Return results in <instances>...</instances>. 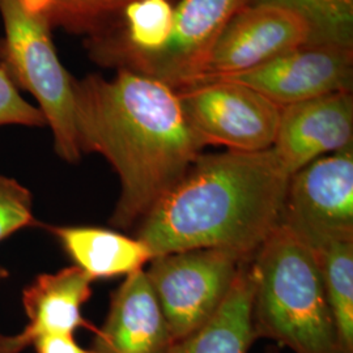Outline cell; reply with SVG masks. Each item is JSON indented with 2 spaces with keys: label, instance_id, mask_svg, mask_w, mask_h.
Here are the masks:
<instances>
[{
  "label": "cell",
  "instance_id": "6da1fadb",
  "mask_svg": "<svg viewBox=\"0 0 353 353\" xmlns=\"http://www.w3.org/2000/svg\"><path fill=\"white\" fill-rule=\"evenodd\" d=\"M80 151L99 153L121 181L110 217L131 229L183 178L205 145L190 125L176 90L126 70L112 79L74 80Z\"/></svg>",
  "mask_w": 353,
  "mask_h": 353
},
{
  "label": "cell",
  "instance_id": "44dd1931",
  "mask_svg": "<svg viewBox=\"0 0 353 353\" xmlns=\"http://www.w3.org/2000/svg\"><path fill=\"white\" fill-rule=\"evenodd\" d=\"M46 127L45 117L37 106L23 99L20 90L0 71V127Z\"/></svg>",
  "mask_w": 353,
  "mask_h": 353
},
{
  "label": "cell",
  "instance_id": "277c9868",
  "mask_svg": "<svg viewBox=\"0 0 353 353\" xmlns=\"http://www.w3.org/2000/svg\"><path fill=\"white\" fill-rule=\"evenodd\" d=\"M4 36L0 71L19 90L30 93L54 138V151L70 164L80 161L75 123L74 80L61 62L52 28L24 0H0Z\"/></svg>",
  "mask_w": 353,
  "mask_h": 353
},
{
  "label": "cell",
  "instance_id": "7a4b0ae2",
  "mask_svg": "<svg viewBox=\"0 0 353 353\" xmlns=\"http://www.w3.org/2000/svg\"><path fill=\"white\" fill-rule=\"evenodd\" d=\"M290 176L274 148L202 153L135 239L153 258L195 249L255 254L280 224Z\"/></svg>",
  "mask_w": 353,
  "mask_h": 353
},
{
  "label": "cell",
  "instance_id": "30bf717a",
  "mask_svg": "<svg viewBox=\"0 0 353 353\" xmlns=\"http://www.w3.org/2000/svg\"><path fill=\"white\" fill-rule=\"evenodd\" d=\"M248 1L181 0L174 7L169 42L144 75L160 80L174 90L195 85L221 32Z\"/></svg>",
  "mask_w": 353,
  "mask_h": 353
},
{
  "label": "cell",
  "instance_id": "7c38bea8",
  "mask_svg": "<svg viewBox=\"0 0 353 353\" xmlns=\"http://www.w3.org/2000/svg\"><path fill=\"white\" fill-rule=\"evenodd\" d=\"M170 0H135L106 26L85 37L84 48L93 63L144 75L164 51L173 29Z\"/></svg>",
  "mask_w": 353,
  "mask_h": 353
},
{
  "label": "cell",
  "instance_id": "d6986e66",
  "mask_svg": "<svg viewBox=\"0 0 353 353\" xmlns=\"http://www.w3.org/2000/svg\"><path fill=\"white\" fill-rule=\"evenodd\" d=\"M275 4L303 16L312 28L313 43L353 46V0H249ZM309 42V43H310Z\"/></svg>",
  "mask_w": 353,
  "mask_h": 353
},
{
  "label": "cell",
  "instance_id": "e0dca14e",
  "mask_svg": "<svg viewBox=\"0 0 353 353\" xmlns=\"http://www.w3.org/2000/svg\"><path fill=\"white\" fill-rule=\"evenodd\" d=\"M343 353H353V240L314 250Z\"/></svg>",
  "mask_w": 353,
  "mask_h": 353
},
{
  "label": "cell",
  "instance_id": "4fadbf2b",
  "mask_svg": "<svg viewBox=\"0 0 353 353\" xmlns=\"http://www.w3.org/2000/svg\"><path fill=\"white\" fill-rule=\"evenodd\" d=\"M174 341L163 310L139 270L125 279L110 297L105 322L94 331V353H165Z\"/></svg>",
  "mask_w": 353,
  "mask_h": 353
},
{
  "label": "cell",
  "instance_id": "52a82bcc",
  "mask_svg": "<svg viewBox=\"0 0 353 353\" xmlns=\"http://www.w3.org/2000/svg\"><path fill=\"white\" fill-rule=\"evenodd\" d=\"M280 224L313 250L353 240V145L290 176Z\"/></svg>",
  "mask_w": 353,
  "mask_h": 353
},
{
  "label": "cell",
  "instance_id": "3957f363",
  "mask_svg": "<svg viewBox=\"0 0 353 353\" xmlns=\"http://www.w3.org/2000/svg\"><path fill=\"white\" fill-rule=\"evenodd\" d=\"M255 338L294 353H343L316 252L279 227L252 256Z\"/></svg>",
  "mask_w": 353,
  "mask_h": 353
},
{
  "label": "cell",
  "instance_id": "5bb4252c",
  "mask_svg": "<svg viewBox=\"0 0 353 353\" xmlns=\"http://www.w3.org/2000/svg\"><path fill=\"white\" fill-rule=\"evenodd\" d=\"M93 280L77 265L59 270L54 274L38 275L23 290V305L28 325L20 332L23 339L32 343L43 335H74L80 328L96 331L81 313L84 303L92 296Z\"/></svg>",
  "mask_w": 353,
  "mask_h": 353
},
{
  "label": "cell",
  "instance_id": "2e32d148",
  "mask_svg": "<svg viewBox=\"0 0 353 353\" xmlns=\"http://www.w3.org/2000/svg\"><path fill=\"white\" fill-rule=\"evenodd\" d=\"M254 256V255H252ZM252 256L245 262L227 299L212 318L165 353H248L256 341L252 328Z\"/></svg>",
  "mask_w": 353,
  "mask_h": 353
},
{
  "label": "cell",
  "instance_id": "603a6c76",
  "mask_svg": "<svg viewBox=\"0 0 353 353\" xmlns=\"http://www.w3.org/2000/svg\"><path fill=\"white\" fill-rule=\"evenodd\" d=\"M29 347L20 334L4 335L0 332V353H21Z\"/></svg>",
  "mask_w": 353,
  "mask_h": 353
},
{
  "label": "cell",
  "instance_id": "cb8c5ba5",
  "mask_svg": "<svg viewBox=\"0 0 353 353\" xmlns=\"http://www.w3.org/2000/svg\"><path fill=\"white\" fill-rule=\"evenodd\" d=\"M10 276V272H8V270L7 268H4L3 265H0V284L6 280V279Z\"/></svg>",
  "mask_w": 353,
  "mask_h": 353
},
{
  "label": "cell",
  "instance_id": "9c48e42d",
  "mask_svg": "<svg viewBox=\"0 0 353 353\" xmlns=\"http://www.w3.org/2000/svg\"><path fill=\"white\" fill-rule=\"evenodd\" d=\"M219 79L255 89L280 106L353 92V46L310 42L249 71Z\"/></svg>",
  "mask_w": 353,
  "mask_h": 353
},
{
  "label": "cell",
  "instance_id": "ac0fdd59",
  "mask_svg": "<svg viewBox=\"0 0 353 353\" xmlns=\"http://www.w3.org/2000/svg\"><path fill=\"white\" fill-rule=\"evenodd\" d=\"M52 29L88 37L135 0H24Z\"/></svg>",
  "mask_w": 353,
  "mask_h": 353
},
{
  "label": "cell",
  "instance_id": "ffe728a7",
  "mask_svg": "<svg viewBox=\"0 0 353 353\" xmlns=\"http://www.w3.org/2000/svg\"><path fill=\"white\" fill-rule=\"evenodd\" d=\"M37 224L30 191L16 179L0 176V242L24 228Z\"/></svg>",
  "mask_w": 353,
  "mask_h": 353
},
{
  "label": "cell",
  "instance_id": "9a60e30c",
  "mask_svg": "<svg viewBox=\"0 0 353 353\" xmlns=\"http://www.w3.org/2000/svg\"><path fill=\"white\" fill-rule=\"evenodd\" d=\"M64 252L93 281L128 276L153 259L145 243L119 232L96 227H48Z\"/></svg>",
  "mask_w": 353,
  "mask_h": 353
},
{
  "label": "cell",
  "instance_id": "5b68a950",
  "mask_svg": "<svg viewBox=\"0 0 353 353\" xmlns=\"http://www.w3.org/2000/svg\"><path fill=\"white\" fill-rule=\"evenodd\" d=\"M252 255L228 249H195L152 259L145 276L174 341L212 318Z\"/></svg>",
  "mask_w": 353,
  "mask_h": 353
},
{
  "label": "cell",
  "instance_id": "8fae6325",
  "mask_svg": "<svg viewBox=\"0 0 353 353\" xmlns=\"http://www.w3.org/2000/svg\"><path fill=\"white\" fill-rule=\"evenodd\" d=\"M350 145H353L352 92L283 106L272 148L290 176L316 159Z\"/></svg>",
  "mask_w": 353,
  "mask_h": 353
},
{
  "label": "cell",
  "instance_id": "ba28073f",
  "mask_svg": "<svg viewBox=\"0 0 353 353\" xmlns=\"http://www.w3.org/2000/svg\"><path fill=\"white\" fill-rule=\"evenodd\" d=\"M310 41L312 28L299 13L275 4H246L221 32L196 84L249 71Z\"/></svg>",
  "mask_w": 353,
  "mask_h": 353
},
{
  "label": "cell",
  "instance_id": "7402d4cb",
  "mask_svg": "<svg viewBox=\"0 0 353 353\" xmlns=\"http://www.w3.org/2000/svg\"><path fill=\"white\" fill-rule=\"evenodd\" d=\"M36 353H94L83 348L74 335H43L32 343Z\"/></svg>",
  "mask_w": 353,
  "mask_h": 353
},
{
  "label": "cell",
  "instance_id": "8992f818",
  "mask_svg": "<svg viewBox=\"0 0 353 353\" xmlns=\"http://www.w3.org/2000/svg\"><path fill=\"white\" fill-rule=\"evenodd\" d=\"M190 125L207 145L227 151L271 150L283 106L258 90L229 80H210L176 90Z\"/></svg>",
  "mask_w": 353,
  "mask_h": 353
}]
</instances>
